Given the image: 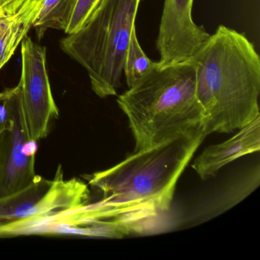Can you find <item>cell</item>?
<instances>
[{
	"label": "cell",
	"instance_id": "cell-1",
	"mask_svg": "<svg viewBox=\"0 0 260 260\" xmlns=\"http://www.w3.org/2000/svg\"><path fill=\"white\" fill-rule=\"evenodd\" d=\"M207 136L204 130L185 134L86 176L102 193L92 205L109 237L170 211L178 180Z\"/></svg>",
	"mask_w": 260,
	"mask_h": 260
},
{
	"label": "cell",
	"instance_id": "cell-2",
	"mask_svg": "<svg viewBox=\"0 0 260 260\" xmlns=\"http://www.w3.org/2000/svg\"><path fill=\"white\" fill-rule=\"evenodd\" d=\"M204 131L231 133L260 116V58L243 34L220 25L191 59Z\"/></svg>",
	"mask_w": 260,
	"mask_h": 260
},
{
	"label": "cell",
	"instance_id": "cell-3",
	"mask_svg": "<svg viewBox=\"0 0 260 260\" xmlns=\"http://www.w3.org/2000/svg\"><path fill=\"white\" fill-rule=\"evenodd\" d=\"M117 103L128 119L135 151L204 130L205 113L196 93V69L191 60L159 63L120 95Z\"/></svg>",
	"mask_w": 260,
	"mask_h": 260
},
{
	"label": "cell",
	"instance_id": "cell-4",
	"mask_svg": "<svg viewBox=\"0 0 260 260\" xmlns=\"http://www.w3.org/2000/svg\"><path fill=\"white\" fill-rule=\"evenodd\" d=\"M141 0H101L83 28L68 35L60 48L87 71L100 98L117 95Z\"/></svg>",
	"mask_w": 260,
	"mask_h": 260
},
{
	"label": "cell",
	"instance_id": "cell-5",
	"mask_svg": "<svg viewBox=\"0 0 260 260\" xmlns=\"http://www.w3.org/2000/svg\"><path fill=\"white\" fill-rule=\"evenodd\" d=\"M89 199L87 184L77 178L67 180L59 165L51 180L38 175L28 186L0 198V224L80 206Z\"/></svg>",
	"mask_w": 260,
	"mask_h": 260
},
{
	"label": "cell",
	"instance_id": "cell-6",
	"mask_svg": "<svg viewBox=\"0 0 260 260\" xmlns=\"http://www.w3.org/2000/svg\"><path fill=\"white\" fill-rule=\"evenodd\" d=\"M22 71L17 88L30 139L48 136L51 123L59 117L47 69L46 48L26 36L21 47Z\"/></svg>",
	"mask_w": 260,
	"mask_h": 260
},
{
	"label": "cell",
	"instance_id": "cell-7",
	"mask_svg": "<svg viewBox=\"0 0 260 260\" xmlns=\"http://www.w3.org/2000/svg\"><path fill=\"white\" fill-rule=\"evenodd\" d=\"M0 103L8 114L7 121L0 125L1 198L28 186L38 175L35 170L36 156H26L24 152V145L30 138L17 86L0 92Z\"/></svg>",
	"mask_w": 260,
	"mask_h": 260
},
{
	"label": "cell",
	"instance_id": "cell-8",
	"mask_svg": "<svg viewBox=\"0 0 260 260\" xmlns=\"http://www.w3.org/2000/svg\"><path fill=\"white\" fill-rule=\"evenodd\" d=\"M194 0H164L156 46L161 65L191 60L211 35L193 20Z\"/></svg>",
	"mask_w": 260,
	"mask_h": 260
},
{
	"label": "cell",
	"instance_id": "cell-9",
	"mask_svg": "<svg viewBox=\"0 0 260 260\" xmlns=\"http://www.w3.org/2000/svg\"><path fill=\"white\" fill-rule=\"evenodd\" d=\"M220 144L208 146L196 158L192 168L203 180L211 179L233 161L260 150V116Z\"/></svg>",
	"mask_w": 260,
	"mask_h": 260
},
{
	"label": "cell",
	"instance_id": "cell-10",
	"mask_svg": "<svg viewBox=\"0 0 260 260\" xmlns=\"http://www.w3.org/2000/svg\"><path fill=\"white\" fill-rule=\"evenodd\" d=\"M42 4V0H13L0 7V70L32 28Z\"/></svg>",
	"mask_w": 260,
	"mask_h": 260
},
{
	"label": "cell",
	"instance_id": "cell-11",
	"mask_svg": "<svg viewBox=\"0 0 260 260\" xmlns=\"http://www.w3.org/2000/svg\"><path fill=\"white\" fill-rule=\"evenodd\" d=\"M76 0H42V7L33 24L36 35L42 39L48 29L68 28Z\"/></svg>",
	"mask_w": 260,
	"mask_h": 260
},
{
	"label": "cell",
	"instance_id": "cell-12",
	"mask_svg": "<svg viewBox=\"0 0 260 260\" xmlns=\"http://www.w3.org/2000/svg\"><path fill=\"white\" fill-rule=\"evenodd\" d=\"M158 64V62L150 60L141 48L135 28L127 47L123 66V74L125 76L128 88L133 86Z\"/></svg>",
	"mask_w": 260,
	"mask_h": 260
},
{
	"label": "cell",
	"instance_id": "cell-13",
	"mask_svg": "<svg viewBox=\"0 0 260 260\" xmlns=\"http://www.w3.org/2000/svg\"><path fill=\"white\" fill-rule=\"evenodd\" d=\"M101 0H76L68 28L64 32L74 34L83 28Z\"/></svg>",
	"mask_w": 260,
	"mask_h": 260
},
{
	"label": "cell",
	"instance_id": "cell-14",
	"mask_svg": "<svg viewBox=\"0 0 260 260\" xmlns=\"http://www.w3.org/2000/svg\"><path fill=\"white\" fill-rule=\"evenodd\" d=\"M11 1H13V0H1V1H0V7L4 5V4H7V3L11 2Z\"/></svg>",
	"mask_w": 260,
	"mask_h": 260
},
{
	"label": "cell",
	"instance_id": "cell-15",
	"mask_svg": "<svg viewBox=\"0 0 260 260\" xmlns=\"http://www.w3.org/2000/svg\"><path fill=\"white\" fill-rule=\"evenodd\" d=\"M0 1H1V0H0Z\"/></svg>",
	"mask_w": 260,
	"mask_h": 260
}]
</instances>
